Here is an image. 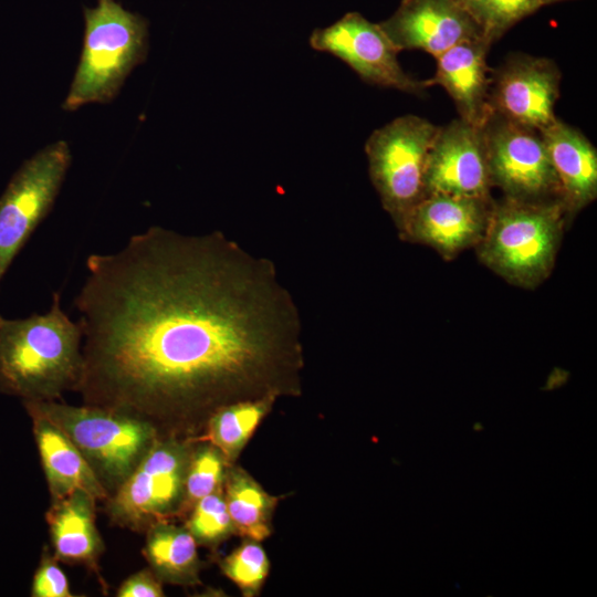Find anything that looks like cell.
Instances as JSON below:
<instances>
[{
	"label": "cell",
	"instance_id": "cell-1",
	"mask_svg": "<svg viewBox=\"0 0 597 597\" xmlns=\"http://www.w3.org/2000/svg\"><path fill=\"white\" fill-rule=\"evenodd\" d=\"M86 271L77 389L92 405L145 419L297 387L298 307L270 259L221 231L154 226Z\"/></svg>",
	"mask_w": 597,
	"mask_h": 597
},
{
	"label": "cell",
	"instance_id": "cell-2",
	"mask_svg": "<svg viewBox=\"0 0 597 597\" xmlns=\"http://www.w3.org/2000/svg\"><path fill=\"white\" fill-rule=\"evenodd\" d=\"M82 327L53 293L50 310L0 318V389L27 400H53L77 388L83 371Z\"/></svg>",
	"mask_w": 597,
	"mask_h": 597
},
{
	"label": "cell",
	"instance_id": "cell-3",
	"mask_svg": "<svg viewBox=\"0 0 597 597\" xmlns=\"http://www.w3.org/2000/svg\"><path fill=\"white\" fill-rule=\"evenodd\" d=\"M567 214L557 199L493 202L489 222L475 245L479 260L509 283L534 289L554 265Z\"/></svg>",
	"mask_w": 597,
	"mask_h": 597
},
{
	"label": "cell",
	"instance_id": "cell-4",
	"mask_svg": "<svg viewBox=\"0 0 597 597\" xmlns=\"http://www.w3.org/2000/svg\"><path fill=\"white\" fill-rule=\"evenodd\" d=\"M83 50L63 108L112 101L148 50L147 21L115 0H97L84 8Z\"/></svg>",
	"mask_w": 597,
	"mask_h": 597
},
{
	"label": "cell",
	"instance_id": "cell-5",
	"mask_svg": "<svg viewBox=\"0 0 597 597\" xmlns=\"http://www.w3.org/2000/svg\"><path fill=\"white\" fill-rule=\"evenodd\" d=\"M80 450L100 480L118 484L151 447L153 427L140 417L100 406L74 407L53 400H27ZM103 483V482H102Z\"/></svg>",
	"mask_w": 597,
	"mask_h": 597
},
{
	"label": "cell",
	"instance_id": "cell-6",
	"mask_svg": "<svg viewBox=\"0 0 597 597\" xmlns=\"http://www.w3.org/2000/svg\"><path fill=\"white\" fill-rule=\"evenodd\" d=\"M439 129L426 118L404 115L374 130L366 140L371 184L397 229L426 197L427 159Z\"/></svg>",
	"mask_w": 597,
	"mask_h": 597
},
{
	"label": "cell",
	"instance_id": "cell-7",
	"mask_svg": "<svg viewBox=\"0 0 597 597\" xmlns=\"http://www.w3.org/2000/svg\"><path fill=\"white\" fill-rule=\"evenodd\" d=\"M70 164L69 145L60 140L27 159L10 179L0 197V282L51 211Z\"/></svg>",
	"mask_w": 597,
	"mask_h": 597
},
{
	"label": "cell",
	"instance_id": "cell-8",
	"mask_svg": "<svg viewBox=\"0 0 597 597\" xmlns=\"http://www.w3.org/2000/svg\"><path fill=\"white\" fill-rule=\"evenodd\" d=\"M492 186L519 200H559L558 181L541 134L502 118L484 127Z\"/></svg>",
	"mask_w": 597,
	"mask_h": 597
},
{
	"label": "cell",
	"instance_id": "cell-9",
	"mask_svg": "<svg viewBox=\"0 0 597 597\" xmlns=\"http://www.w3.org/2000/svg\"><path fill=\"white\" fill-rule=\"evenodd\" d=\"M312 49L346 63L366 83L420 94L429 86L408 75L398 62L399 51L380 28L358 12H348L332 25L315 29Z\"/></svg>",
	"mask_w": 597,
	"mask_h": 597
},
{
	"label": "cell",
	"instance_id": "cell-10",
	"mask_svg": "<svg viewBox=\"0 0 597 597\" xmlns=\"http://www.w3.org/2000/svg\"><path fill=\"white\" fill-rule=\"evenodd\" d=\"M493 202L491 198L427 195L397 229L399 238L452 260L481 241Z\"/></svg>",
	"mask_w": 597,
	"mask_h": 597
},
{
	"label": "cell",
	"instance_id": "cell-11",
	"mask_svg": "<svg viewBox=\"0 0 597 597\" xmlns=\"http://www.w3.org/2000/svg\"><path fill=\"white\" fill-rule=\"evenodd\" d=\"M187 469L181 448L171 442L153 443L112 499V516L127 526H138L165 514L181 494Z\"/></svg>",
	"mask_w": 597,
	"mask_h": 597
},
{
	"label": "cell",
	"instance_id": "cell-12",
	"mask_svg": "<svg viewBox=\"0 0 597 597\" xmlns=\"http://www.w3.org/2000/svg\"><path fill=\"white\" fill-rule=\"evenodd\" d=\"M484 128L455 119L440 127L427 159L426 196L491 198Z\"/></svg>",
	"mask_w": 597,
	"mask_h": 597
},
{
	"label": "cell",
	"instance_id": "cell-13",
	"mask_svg": "<svg viewBox=\"0 0 597 597\" xmlns=\"http://www.w3.org/2000/svg\"><path fill=\"white\" fill-rule=\"evenodd\" d=\"M379 25L398 51L422 50L434 57L459 43L485 38L476 19L457 0H401Z\"/></svg>",
	"mask_w": 597,
	"mask_h": 597
},
{
	"label": "cell",
	"instance_id": "cell-14",
	"mask_svg": "<svg viewBox=\"0 0 597 597\" xmlns=\"http://www.w3.org/2000/svg\"><path fill=\"white\" fill-rule=\"evenodd\" d=\"M561 73L544 57H511L500 70L491 94L494 113L519 126L543 132L556 122Z\"/></svg>",
	"mask_w": 597,
	"mask_h": 597
},
{
	"label": "cell",
	"instance_id": "cell-15",
	"mask_svg": "<svg viewBox=\"0 0 597 597\" xmlns=\"http://www.w3.org/2000/svg\"><path fill=\"white\" fill-rule=\"evenodd\" d=\"M491 42L485 38L465 41L437 59V71L429 85L442 86L454 101L460 118L484 128L495 114L489 94L486 54Z\"/></svg>",
	"mask_w": 597,
	"mask_h": 597
},
{
	"label": "cell",
	"instance_id": "cell-16",
	"mask_svg": "<svg viewBox=\"0 0 597 597\" xmlns=\"http://www.w3.org/2000/svg\"><path fill=\"white\" fill-rule=\"evenodd\" d=\"M547 149L567 218L597 197V151L576 128L556 119L540 133Z\"/></svg>",
	"mask_w": 597,
	"mask_h": 597
},
{
	"label": "cell",
	"instance_id": "cell-17",
	"mask_svg": "<svg viewBox=\"0 0 597 597\" xmlns=\"http://www.w3.org/2000/svg\"><path fill=\"white\" fill-rule=\"evenodd\" d=\"M29 413L52 496L61 499L82 491L95 500L104 499L106 488L80 450L46 418Z\"/></svg>",
	"mask_w": 597,
	"mask_h": 597
},
{
	"label": "cell",
	"instance_id": "cell-18",
	"mask_svg": "<svg viewBox=\"0 0 597 597\" xmlns=\"http://www.w3.org/2000/svg\"><path fill=\"white\" fill-rule=\"evenodd\" d=\"M95 499L76 491L55 499L48 511L52 543L59 558L93 563L101 551V540L94 519Z\"/></svg>",
	"mask_w": 597,
	"mask_h": 597
},
{
	"label": "cell",
	"instance_id": "cell-19",
	"mask_svg": "<svg viewBox=\"0 0 597 597\" xmlns=\"http://www.w3.org/2000/svg\"><path fill=\"white\" fill-rule=\"evenodd\" d=\"M232 525L244 536L262 541L270 534L272 498L243 473L229 480L226 500Z\"/></svg>",
	"mask_w": 597,
	"mask_h": 597
},
{
	"label": "cell",
	"instance_id": "cell-20",
	"mask_svg": "<svg viewBox=\"0 0 597 597\" xmlns=\"http://www.w3.org/2000/svg\"><path fill=\"white\" fill-rule=\"evenodd\" d=\"M273 395L228 404L211 419V440L227 458L234 457L268 411Z\"/></svg>",
	"mask_w": 597,
	"mask_h": 597
},
{
	"label": "cell",
	"instance_id": "cell-21",
	"mask_svg": "<svg viewBox=\"0 0 597 597\" xmlns=\"http://www.w3.org/2000/svg\"><path fill=\"white\" fill-rule=\"evenodd\" d=\"M146 557L161 575L184 578L193 573L198 555L196 538L186 530L158 524L148 533Z\"/></svg>",
	"mask_w": 597,
	"mask_h": 597
},
{
	"label": "cell",
	"instance_id": "cell-22",
	"mask_svg": "<svg viewBox=\"0 0 597 597\" xmlns=\"http://www.w3.org/2000/svg\"><path fill=\"white\" fill-rule=\"evenodd\" d=\"M542 6L541 0H482L473 15L491 43Z\"/></svg>",
	"mask_w": 597,
	"mask_h": 597
},
{
	"label": "cell",
	"instance_id": "cell-23",
	"mask_svg": "<svg viewBox=\"0 0 597 597\" xmlns=\"http://www.w3.org/2000/svg\"><path fill=\"white\" fill-rule=\"evenodd\" d=\"M264 549L254 542H247L233 551L222 563L223 573L245 594L255 593L269 572Z\"/></svg>",
	"mask_w": 597,
	"mask_h": 597
},
{
	"label": "cell",
	"instance_id": "cell-24",
	"mask_svg": "<svg viewBox=\"0 0 597 597\" xmlns=\"http://www.w3.org/2000/svg\"><path fill=\"white\" fill-rule=\"evenodd\" d=\"M232 527L226 500L211 493L196 502L188 522L189 532L196 540L213 542L226 536Z\"/></svg>",
	"mask_w": 597,
	"mask_h": 597
},
{
	"label": "cell",
	"instance_id": "cell-25",
	"mask_svg": "<svg viewBox=\"0 0 597 597\" xmlns=\"http://www.w3.org/2000/svg\"><path fill=\"white\" fill-rule=\"evenodd\" d=\"M223 475V461L216 448H205L192 459L185 479L187 499L197 502L214 493Z\"/></svg>",
	"mask_w": 597,
	"mask_h": 597
},
{
	"label": "cell",
	"instance_id": "cell-26",
	"mask_svg": "<svg viewBox=\"0 0 597 597\" xmlns=\"http://www.w3.org/2000/svg\"><path fill=\"white\" fill-rule=\"evenodd\" d=\"M34 597H71L67 578L63 570L51 559H44L38 568L33 583Z\"/></svg>",
	"mask_w": 597,
	"mask_h": 597
},
{
	"label": "cell",
	"instance_id": "cell-27",
	"mask_svg": "<svg viewBox=\"0 0 597 597\" xmlns=\"http://www.w3.org/2000/svg\"><path fill=\"white\" fill-rule=\"evenodd\" d=\"M119 597H161L159 582L148 572L142 570L127 578L117 591Z\"/></svg>",
	"mask_w": 597,
	"mask_h": 597
},
{
	"label": "cell",
	"instance_id": "cell-28",
	"mask_svg": "<svg viewBox=\"0 0 597 597\" xmlns=\"http://www.w3.org/2000/svg\"><path fill=\"white\" fill-rule=\"evenodd\" d=\"M457 1L460 4H462L464 8H467L472 13V15L475 9L478 8V6L482 2V0H457Z\"/></svg>",
	"mask_w": 597,
	"mask_h": 597
},
{
	"label": "cell",
	"instance_id": "cell-29",
	"mask_svg": "<svg viewBox=\"0 0 597 597\" xmlns=\"http://www.w3.org/2000/svg\"><path fill=\"white\" fill-rule=\"evenodd\" d=\"M541 1H542V6H544V4H551V3L562 1V0H541Z\"/></svg>",
	"mask_w": 597,
	"mask_h": 597
},
{
	"label": "cell",
	"instance_id": "cell-30",
	"mask_svg": "<svg viewBox=\"0 0 597 597\" xmlns=\"http://www.w3.org/2000/svg\"><path fill=\"white\" fill-rule=\"evenodd\" d=\"M473 429H474V430H482L483 427H480V426H478V423H474Z\"/></svg>",
	"mask_w": 597,
	"mask_h": 597
}]
</instances>
